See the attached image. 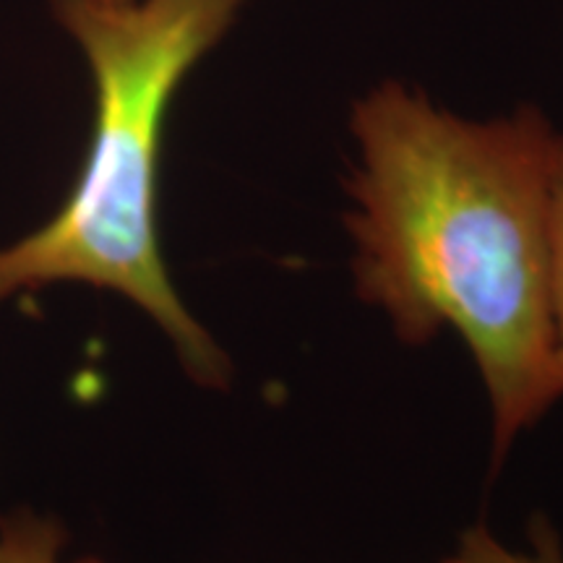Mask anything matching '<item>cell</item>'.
Wrapping results in <instances>:
<instances>
[{
    "instance_id": "obj_1",
    "label": "cell",
    "mask_w": 563,
    "mask_h": 563,
    "mask_svg": "<svg viewBox=\"0 0 563 563\" xmlns=\"http://www.w3.org/2000/svg\"><path fill=\"white\" fill-rule=\"evenodd\" d=\"M347 228L363 300L420 344L452 329L481 371L496 452L563 397L553 323V159L522 108L470 121L384 81L352 110Z\"/></svg>"
},
{
    "instance_id": "obj_3",
    "label": "cell",
    "mask_w": 563,
    "mask_h": 563,
    "mask_svg": "<svg viewBox=\"0 0 563 563\" xmlns=\"http://www.w3.org/2000/svg\"><path fill=\"white\" fill-rule=\"evenodd\" d=\"M63 545L66 532L53 519L37 514H16L0 527V563H68L63 559Z\"/></svg>"
},
{
    "instance_id": "obj_5",
    "label": "cell",
    "mask_w": 563,
    "mask_h": 563,
    "mask_svg": "<svg viewBox=\"0 0 563 563\" xmlns=\"http://www.w3.org/2000/svg\"><path fill=\"white\" fill-rule=\"evenodd\" d=\"M551 238H553V323L559 361L563 368V136L555 144L553 159V203H551Z\"/></svg>"
},
{
    "instance_id": "obj_4",
    "label": "cell",
    "mask_w": 563,
    "mask_h": 563,
    "mask_svg": "<svg viewBox=\"0 0 563 563\" xmlns=\"http://www.w3.org/2000/svg\"><path fill=\"white\" fill-rule=\"evenodd\" d=\"M441 563H563V553L551 527H538L532 532V551H514L485 527H473Z\"/></svg>"
},
{
    "instance_id": "obj_2",
    "label": "cell",
    "mask_w": 563,
    "mask_h": 563,
    "mask_svg": "<svg viewBox=\"0 0 563 563\" xmlns=\"http://www.w3.org/2000/svg\"><path fill=\"white\" fill-rule=\"evenodd\" d=\"M249 0H55L95 84V125L74 191L40 230L0 249V302L79 282L139 306L196 382L230 361L175 290L159 249V154L173 100Z\"/></svg>"
}]
</instances>
